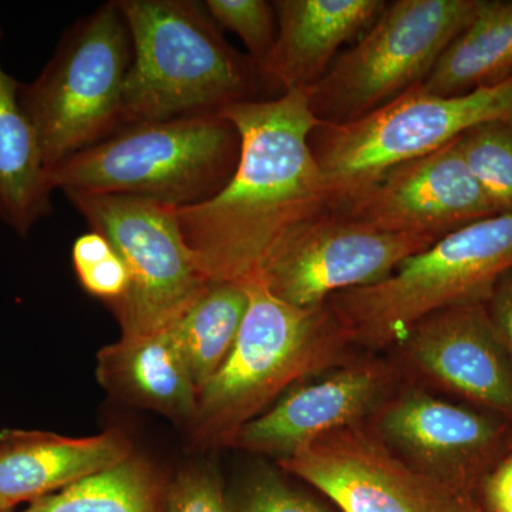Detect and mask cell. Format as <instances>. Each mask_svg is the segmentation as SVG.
I'll use <instances>...</instances> for the list:
<instances>
[{
	"label": "cell",
	"instance_id": "cell-16",
	"mask_svg": "<svg viewBox=\"0 0 512 512\" xmlns=\"http://www.w3.org/2000/svg\"><path fill=\"white\" fill-rule=\"evenodd\" d=\"M278 33L259 69L264 90H308L325 77L345 43L365 35L384 0H278L272 3Z\"/></svg>",
	"mask_w": 512,
	"mask_h": 512
},
{
	"label": "cell",
	"instance_id": "cell-21",
	"mask_svg": "<svg viewBox=\"0 0 512 512\" xmlns=\"http://www.w3.org/2000/svg\"><path fill=\"white\" fill-rule=\"evenodd\" d=\"M248 305L247 286L218 282L168 326L198 393L231 352Z\"/></svg>",
	"mask_w": 512,
	"mask_h": 512
},
{
	"label": "cell",
	"instance_id": "cell-26",
	"mask_svg": "<svg viewBox=\"0 0 512 512\" xmlns=\"http://www.w3.org/2000/svg\"><path fill=\"white\" fill-rule=\"evenodd\" d=\"M235 512H328L272 474L252 480L239 497Z\"/></svg>",
	"mask_w": 512,
	"mask_h": 512
},
{
	"label": "cell",
	"instance_id": "cell-19",
	"mask_svg": "<svg viewBox=\"0 0 512 512\" xmlns=\"http://www.w3.org/2000/svg\"><path fill=\"white\" fill-rule=\"evenodd\" d=\"M19 86L0 60V220L26 237L52 214L55 188L39 136L20 107Z\"/></svg>",
	"mask_w": 512,
	"mask_h": 512
},
{
	"label": "cell",
	"instance_id": "cell-29",
	"mask_svg": "<svg viewBox=\"0 0 512 512\" xmlns=\"http://www.w3.org/2000/svg\"><path fill=\"white\" fill-rule=\"evenodd\" d=\"M485 493L494 512H512V456L494 471Z\"/></svg>",
	"mask_w": 512,
	"mask_h": 512
},
{
	"label": "cell",
	"instance_id": "cell-27",
	"mask_svg": "<svg viewBox=\"0 0 512 512\" xmlns=\"http://www.w3.org/2000/svg\"><path fill=\"white\" fill-rule=\"evenodd\" d=\"M167 512H228L220 485L211 474H187L168 494Z\"/></svg>",
	"mask_w": 512,
	"mask_h": 512
},
{
	"label": "cell",
	"instance_id": "cell-8",
	"mask_svg": "<svg viewBox=\"0 0 512 512\" xmlns=\"http://www.w3.org/2000/svg\"><path fill=\"white\" fill-rule=\"evenodd\" d=\"M481 0H396L308 93L319 123L345 124L420 86Z\"/></svg>",
	"mask_w": 512,
	"mask_h": 512
},
{
	"label": "cell",
	"instance_id": "cell-23",
	"mask_svg": "<svg viewBox=\"0 0 512 512\" xmlns=\"http://www.w3.org/2000/svg\"><path fill=\"white\" fill-rule=\"evenodd\" d=\"M458 146L495 212H512V117L470 128Z\"/></svg>",
	"mask_w": 512,
	"mask_h": 512
},
{
	"label": "cell",
	"instance_id": "cell-9",
	"mask_svg": "<svg viewBox=\"0 0 512 512\" xmlns=\"http://www.w3.org/2000/svg\"><path fill=\"white\" fill-rule=\"evenodd\" d=\"M63 194L127 266L130 286L111 306L121 338L167 329L211 285L185 244L174 208L127 195Z\"/></svg>",
	"mask_w": 512,
	"mask_h": 512
},
{
	"label": "cell",
	"instance_id": "cell-12",
	"mask_svg": "<svg viewBox=\"0 0 512 512\" xmlns=\"http://www.w3.org/2000/svg\"><path fill=\"white\" fill-rule=\"evenodd\" d=\"M332 212L367 227L439 241L451 232L498 215L468 170L458 138L397 165Z\"/></svg>",
	"mask_w": 512,
	"mask_h": 512
},
{
	"label": "cell",
	"instance_id": "cell-15",
	"mask_svg": "<svg viewBox=\"0 0 512 512\" xmlns=\"http://www.w3.org/2000/svg\"><path fill=\"white\" fill-rule=\"evenodd\" d=\"M379 439L417 470L463 488L468 467L480 460L500 434V427L483 414L409 392L384 406Z\"/></svg>",
	"mask_w": 512,
	"mask_h": 512
},
{
	"label": "cell",
	"instance_id": "cell-7",
	"mask_svg": "<svg viewBox=\"0 0 512 512\" xmlns=\"http://www.w3.org/2000/svg\"><path fill=\"white\" fill-rule=\"evenodd\" d=\"M507 117H512V76L453 97L416 86L350 123H319L311 147L333 208L397 165L440 150L470 128Z\"/></svg>",
	"mask_w": 512,
	"mask_h": 512
},
{
	"label": "cell",
	"instance_id": "cell-20",
	"mask_svg": "<svg viewBox=\"0 0 512 512\" xmlns=\"http://www.w3.org/2000/svg\"><path fill=\"white\" fill-rule=\"evenodd\" d=\"M512 76V0H481L473 20L444 50L426 93L453 97L485 89Z\"/></svg>",
	"mask_w": 512,
	"mask_h": 512
},
{
	"label": "cell",
	"instance_id": "cell-10",
	"mask_svg": "<svg viewBox=\"0 0 512 512\" xmlns=\"http://www.w3.org/2000/svg\"><path fill=\"white\" fill-rule=\"evenodd\" d=\"M342 512H478L466 490L417 470L360 424L279 460Z\"/></svg>",
	"mask_w": 512,
	"mask_h": 512
},
{
	"label": "cell",
	"instance_id": "cell-22",
	"mask_svg": "<svg viewBox=\"0 0 512 512\" xmlns=\"http://www.w3.org/2000/svg\"><path fill=\"white\" fill-rule=\"evenodd\" d=\"M157 508L156 478L146 464L127 457L19 512H157Z\"/></svg>",
	"mask_w": 512,
	"mask_h": 512
},
{
	"label": "cell",
	"instance_id": "cell-25",
	"mask_svg": "<svg viewBox=\"0 0 512 512\" xmlns=\"http://www.w3.org/2000/svg\"><path fill=\"white\" fill-rule=\"evenodd\" d=\"M204 6L218 26L241 37L259 72L278 33L274 5L265 0H207Z\"/></svg>",
	"mask_w": 512,
	"mask_h": 512
},
{
	"label": "cell",
	"instance_id": "cell-11",
	"mask_svg": "<svg viewBox=\"0 0 512 512\" xmlns=\"http://www.w3.org/2000/svg\"><path fill=\"white\" fill-rule=\"evenodd\" d=\"M434 241L389 234L328 212L302 229L276 256L261 284L298 308L325 305L333 295L379 284Z\"/></svg>",
	"mask_w": 512,
	"mask_h": 512
},
{
	"label": "cell",
	"instance_id": "cell-28",
	"mask_svg": "<svg viewBox=\"0 0 512 512\" xmlns=\"http://www.w3.org/2000/svg\"><path fill=\"white\" fill-rule=\"evenodd\" d=\"M491 320L512 360V272L501 279L491 296Z\"/></svg>",
	"mask_w": 512,
	"mask_h": 512
},
{
	"label": "cell",
	"instance_id": "cell-2",
	"mask_svg": "<svg viewBox=\"0 0 512 512\" xmlns=\"http://www.w3.org/2000/svg\"><path fill=\"white\" fill-rule=\"evenodd\" d=\"M133 42L123 126L221 114L259 99L261 76L192 0H116Z\"/></svg>",
	"mask_w": 512,
	"mask_h": 512
},
{
	"label": "cell",
	"instance_id": "cell-13",
	"mask_svg": "<svg viewBox=\"0 0 512 512\" xmlns=\"http://www.w3.org/2000/svg\"><path fill=\"white\" fill-rule=\"evenodd\" d=\"M402 346L413 365L434 382L490 409L512 413V360L484 303L427 316Z\"/></svg>",
	"mask_w": 512,
	"mask_h": 512
},
{
	"label": "cell",
	"instance_id": "cell-30",
	"mask_svg": "<svg viewBox=\"0 0 512 512\" xmlns=\"http://www.w3.org/2000/svg\"><path fill=\"white\" fill-rule=\"evenodd\" d=\"M0 512H15L13 508H10L9 505H6L3 503L2 500H0Z\"/></svg>",
	"mask_w": 512,
	"mask_h": 512
},
{
	"label": "cell",
	"instance_id": "cell-17",
	"mask_svg": "<svg viewBox=\"0 0 512 512\" xmlns=\"http://www.w3.org/2000/svg\"><path fill=\"white\" fill-rule=\"evenodd\" d=\"M116 433L60 436L40 430L0 431V500L15 510L126 460Z\"/></svg>",
	"mask_w": 512,
	"mask_h": 512
},
{
	"label": "cell",
	"instance_id": "cell-1",
	"mask_svg": "<svg viewBox=\"0 0 512 512\" xmlns=\"http://www.w3.org/2000/svg\"><path fill=\"white\" fill-rule=\"evenodd\" d=\"M221 116L241 138L237 168L215 197L175 217L211 284H261L282 249L332 211L311 147L319 121L303 89L234 104Z\"/></svg>",
	"mask_w": 512,
	"mask_h": 512
},
{
	"label": "cell",
	"instance_id": "cell-5",
	"mask_svg": "<svg viewBox=\"0 0 512 512\" xmlns=\"http://www.w3.org/2000/svg\"><path fill=\"white\" fill-rule=\"evenodd\" d=\"M510 272L512 212H507L451 232L379 284L336 293L328 303L350 342L373 349L402 345L427 316L490 301Z\"/></svg>",
	"mask_w": 512,
	"mask_h": 512
},
{
	"label": "cell",
	"instance_id": "cell-3",
	"mask_svg": "<svg viewBox=\"0 0 512 512\" xmlns=\"http://www.w3.org/2000/svg\"><path fill=\"white\" fill-rule=\"evenodd\" d=\"M249 305L231 352L198 393L192 419L201 441L234 440L278 394L333 369L350 339L328 302L298 308L265 285H248Z\"/></svg>",
	"mask_w": 512,
	"mask_h": 512
},
{
	"label": "cell",
	"instance_id": "cell-4",
	"mask_svg": "<svg viewBox=\"0 0 512 512\" xmlns=\"http://www.w3.org/2000/svg\"><path fill=\"white\" fill-rule=\"evenodd\" d=\"M237 127L221 114L127 124L50 171L55 190L127 195L178 208L211 200L239 160Z\"/></svg>",
	"mask_w": 512,
	"mask_h": 512
},
{
	"label": "cell",
	"instance_id": "cell-18",
	"mask_svg": "<svg viewBox=\"0 0 512 512\" xmlns=\"http://www.w3.org/2000/svg\"><path fill=\"white\" fill-rule=\"evenodd\" d=\"M97 372L111 393L128 402L171 419H194L198 389L168 328L101 349Z\"/></svg>",
	"mask_w": 512,
	"mask_h": 512
},
{
	"label": "cell",
	"instance_id": "cell-6",
	"mask_svg": "<svg viewBox=\"0 0 512 512\" xmlns=\"http://www.w3.org/2000/svg\"><path fill=\"white\" fill-rule=\"evenodd\" d=\"M133 60L130 29L116 0L76 20L19 103L35 127L50 171L123 127Z\"/></svg>",
	"mask_w": 512,
	"mask_h": 512
},
{
	"label": "cell",
	"instance_id": "cell-24",
	"mask_svg": "<svg viewBox=\"0 0 512 512\" xmlns=\"http://www.w3.org/2000/svg\"><path fill=\"white\" fill-rule=\"evenodd\" d=\"M72 261L84 291L110 308L124 298L130 286L127 266L100 232L92 229L74 241Z\"/></svg>",
	"mask_w": 512,
	"mask_h": 512
},
{
	"label": "cell",
	"instance_id": "cell-14",
	"mask_svg": "<svg viewBox=\"0 0 512 512\" xmlns=\"http://www.w3.org/2000/svg\"><path fill=\"white\" fill-rule=\"evenodd\" d=\"M389 384L390 372L379 363L340 367L315 382L293 387L271 409L248 421L234 441L251 453L282 460L325 434L360 424Z\"/></svg>",
	"mask_w": 512,
	"mask_h": 512
}]
</instances>
